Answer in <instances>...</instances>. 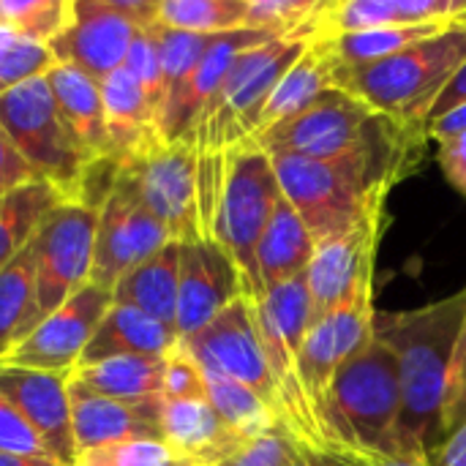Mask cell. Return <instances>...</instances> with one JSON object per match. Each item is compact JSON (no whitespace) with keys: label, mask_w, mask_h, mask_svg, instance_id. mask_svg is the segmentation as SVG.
Returning a JSON list of instances; mask_svg holds the SVG:
<instances>
[{"label":"cell","mask_w":466,"mask_h":466,"mask_svg":"<svg viewBox=\"0 0 466 466\" xmlns=\"http://www.w3.org/2000/svg\"><path fill=\"white\" fill-rule=\"evenodd\" d=\"M466 317V287L456 295L410 311H377L374 336L399 363L401 451L434 461L445 445V393Z\"/></svg>","instance_id":"1"},{"label":"cell","mask_w":466,"mask_h":466,"mask_svg":"<svg viewBox=\"0 0 466 466\" xmlns=\"http://www.w3.org/2000/svg\"><path fill=\"white\" fill-rule=\"evenodd\" d=\"M429 137L341 158L270 156L284 199L298 210L314 243L333 240L385 213L390 188L415 169Z\"/></svg>","instance_id":"2"},{"label":"cell","mask_w":466,"mask_h":466,"mask_svg":"<svg viewBox=\"0 0 466 466\" xmlns=\"http://www.w3.org/2000/svg\"><path fill=\"white\" fill-rule=\"evenodd\" d=\"M322 437L347 459H407L401 451V385L393 350L371 339L325 390Z\"/></svg>","instance_id":"3"},{"label":"cell","mask_w":466,"mask_h":466,"mask_svg":"<svg viewBox=\"0 0 466 466\" xmlns=\"http://www.w3.org/2000/svg\"><path fill=\"white\" fill-rule=\"evenodd\" d=\"M466 60V27H448L393 57L360 68H336V85L374 112L426 128L429 112Z\"/></svg>","instance_id":"4"},{"label":"cell","mask_w":466,"mask_h":466,"mask_svg":"<svg viewBox=\"0 0 466 466\" xmlns=\"http://www.w3.org/2000/svg\"><path fill=\"white\" fill-rule=\"evenodd\" d=\"M415 137H426V128L380 115L366 101L336 85L295 117L254 134L251 142L268 156L341 158L390 147Z\"/></svg>","instance_id":"5"},{"label":"cell","mask_w":466,"mask_h":466,"mask_svg":"<svg viewBox=\"0 0 466 466\" xmlns=\"http://www.w3.org/2000/svg\"><path fill=\"white\" fill-rule=\"evenodd\" d=\"M309 44V35H289L243 52L205 106L194 134V147L199 153H227L251 139L268 98Z\"/></svg>","instance_id":"6"},{"label":"cell","mask_w":466,"mask_h":466,"mask_svg":"<svg viewBox=\"0 0 466 466\" xmlns=\"http://www.w3.org/2000/svg\"><path fill=\"white\" fill-rule=\"evenodd\" d=\"M281 197L273 161L265 150H259L251 139L227 150L224 186L210 238L235 259L254 300L259 298L257 246Z\"/></svg>","instance_id":"7"},{"label":"cell","mask_w":466,"mask_h":466,"mask_svg":"<svg viewBox=\"0 0 466 466\" xmlns=\"http://www.w3.org/2000/svg\"><path fill=\"white\" fill-rule=\"evenodd\" d=\"M374 292L355 295L350 303L311 322L298 355L295 382L300 404V442L330 453L322 437V399L333 377L374 339ZM339 456V453H336Z\"/></svg>","instance_id":"8"},{"label":"cell","mask_w":466,"mask_h":466,"mask_svg":"<svg viewBox=\"0 0 466 466\" xmlns=\"http://www.w3.org/2000/svg\"><path fill=\"white\" fill-rule=\"evenodd\" d=\"M0 126L33 172L52 183L66 202H74L82 172L93 158L66 131L46 76L22 82L0 96Z\"/></svg>","instance_id":"9"},{"label":"cell","mask_w":466,"mask_h":466,"mask_svg":"<svg viewBox=\"0 0 466 466\" xmlns=\"http://www.w3.org/2000/svg\"><path fill=\"white\" fill-rule=\"evenodd\" d=\"M197 161L199 153L186 142H153L134 158L120 164L115 191L128 194L150 210L177 243L205 238L197 202Z\"/></svg>","instance_id":"10"},{"label":"cell","mask_w":466,"mask_h":466,"mask_svg":"<svg viewBox=\"0 0 466 466\" xmlns=\"http://www.w3.org/2000/svg\"><path fill=\"white\" fill-rule=\"evenodd\" d=\"M98 213L79 202H60L46 213L33 235L35 246V303L27 325L30 336L52 311L90 284Z\"/></svg>","instance_id":"11"},{"label":"cell","mask_w":466,"mask_h":466,"mask_svg":"<svg viewBox=\"0 0 466 466\" xmlns=\"http://www.w3.org/2000/svg\"><path fill=\"white\" fill-rule=\"evenodd\" d=\"M180 347L199 366L216 369L224 377L251 388L281 418V396H279V385L270 371L265 344L259 336L254 298L248 295L238 298L208 328H202L191 339H183Z\"/></svg>","instance_id":"12"},{"label":"cell","mask_w":466,"mask_h":466,"mask_svg":"<svg viewBox=\"0 0 466 466\" xmlns=\"http://www.w3.org/2000/svg\"><path fill=\"white\" fill-rule=\"evenodd\" d=\"M254 306H257V322H259L265 355L281 396V423L300 442V404H298L295 366L306 333L314 322L306 276L265 289L254 300Z\"/></svg>","instance_id":"13"},{"label":"cell","mask_w":466,"mask_h":466,"mask_svg":"<svg viewBox=\"0 0 466 466\" xmlns=\"http://www.w3.org/2000/svg\"><path fill=\"white\" fill-rule=\"evenodd\" d=\"M112 292L98 284H85L74 298H68L57 311H52L30 336H25L0 366L71 374L79 366L96 328L112 309Z\"/></svg>","instance_id":"14"},{"label":"cell","mask_w":466,"mask_h":466,"mask_svg":"<svg viewBox=\"0 0 466 466\" xmlns=\"http://www.w3.org/2000/svg\"><path fill=\"white\" fill-rule=\"evenodd\" d=\"M145 30L131 14L126 0H74L71 25L49 41L57 66H71L96 82L123 68L126 55Z\"/></svg>","instance_id":"15"},{"label":"cell","mask_w":466,"mask_h":466,"mask_svg":"<svg viewBox=\"0 0 466 466\" xmlns=\"http://www.w3.org/2000/svg\"><path fill=\"white\" fill-rule=\"evenodd\" d=\"M382 218L377 213L355 229L317 246L306 270L314 319L350 303L355 295L374 292V259L382 238Z\"/></svg>","instance_id":"16"},{"label":"cell","mask_w":466,"mask_h":466,"mask_svg":"<svg viewBox=\"0 0 466 466\" xmlns=\"http://www.w3.org/2000/svg\"><path fill=\"white\" fill-rule=\"evenodd\" d=\"M243 295H248V289L240 268L213 238L180 243V289L175 319V333L180 341L197 336Z\"/></svg>","instance_id":"17"},{"label":"cell","mask_w":466,"mask_h":466,"mask_svg":"<svg viewBox=\"0 0 466 466\" xmlns=\"http://www.w3.org/2000/svg\"><path fill=\"white\" fill-rule=\"evenodd\" d=\"M167 243H172L169 229L128 194L115 191L98 210L90 284L112 292L128 270L158 254Z\"/></svg>","instance_id":"18"},{"label":"cell","mask_w":466,"mask_h":466,"mask_svg":"<svg viewBox=\"0 0 466 466\" xmlns=\"http://www.w3.org/2000/svg\"><path fill=\"white\" fill-rule=\"evenodd\" d=\"M268 41H273V35L259 33V30H248V27L213 35V41L205 49L197 68L164 101V109L158 115V137H161V142H167V145H175V142L194 145L199 117H202L205 106L210 104V98L216 96V90L221 87V82L227 79L235 60L243 52H248V49H254L259 44H268Z\"/></svg>","instance_id":"19"},{"label":"cell","mask_w":466,"mask_h":466,"mask_svg":"<svg viewBox=\"0 0 466 466\" xmlns=\"http://www.w3.org/2000/svg\"><path fill=\"white\" fill-rule=\"evenodd\" d=\"M71 374H49L16 366H0V393L25 415V420L44 440L52 461L79 466V448L71 420Z\"/></svg>","instance_id":"20"},{"label":"cell","mask_w":466,"mask_h":466,"mask_svg":"<svg viewBox=\"0 0 466 466\" xmlns=\"http://www.w3.org/2000/svg\"><path fill=\"white\" fill-rule=\"evenodd\" d=\"M396 25H461L466 0H325L309 22V38H339L350 33Z\"/></svg>","instance_id":"21"},{"label":"cell","mask_w":466,"mask_h":466,"mask_svg":"<svg viewBox=\"0 0 466 466\" xmlns=\"http://www.w3.org/2000/svg\"><path fill=\"white\" fill-rule=\"evenodd\" d=\"M74 440L82 453L134 442V440H161V410L164 399L145 401H117L90 393L68 380ZM164 442V440H161Z\"/></svg>","instance_id":"22"},{"label":"cell","mask_w":466,"mask_h":466,"mask_svg":"<svg viewBox=\"0 0 466 466\" xmlns=\"http://www.w3.org/2000/svg\"><path fill=\"white\" fill-rule=\"evenodd\" d=\"M161 440L186 466H218L248 442L208 401H164Z\"/></svg>","instance_id":"23"},{"label":"cell","mask_w":466,"mask_h":466,"mask_svg":"<svg viewBox=\"0 0 466 466\" xmlns=\"http://www.w3.org/2000/svg\"><path fill=\"white\" fill-rule=\"evenodd\" d=\"M98 85L106 120V145L112 158L123 164L161 139L156 109L126 68H117Z\"/></svg>","instance_id":"24"},{"label":"cell","mask_w":466,"mask_h":466,"mask_svg":"<svg viewBox=\"0 0 466 466\" xmlns=\"http://www.w3.org/2000/svg\"><path fill=\"white\" fill-rule=\"evenodd\" d=\"M177 344H180V339H177L175 328H169L131 306L112 303V309L96 328L87 350L82 352L79 366H96L101 360L126 358V355L169 358Z\"/></svg>","instance_id":"25"},{"label":"cell","mask_w":466,"mask_h":466,"mask_svg":"<svg viewBox=\"0 0 466 466\" xmlns=\"http://www.w3.org/2000/svg\"><path fill=\"white\" fill-rule=\"evenodd\" d=\"M46 85L52 90L57 115L66 131L71 134V139L90 158L109 156L101 85L71 66H55L46 74Z\"/></svg>","instance_id":"26"},{"label":"cell","mask_w":466,"mask_h":466,"mask_svg":"<svg viewBox=\"0 0 466 466\" xmlns=\"http://www.w3.org/2000/svg\"><path fill=\"white\" fill-rule=\"evenodd\" d=\"M317 243L298 216V210L281 197L270 224L265 227L259 246H257V281L259 295L279 284L306 276L314 259Z\"/></svg>","instance_id":"27"},{"label":"cell","mask_w":466,"mask_h":466,"mask_svg":"<svg viewBox=\"0 0 466 466\" xmlns=\"http://www.w3.org/2000/svg\"><path fill=\"white\" fill-rule=\"evenodd\" d=\"M177 289H180V243H167L158 254L128 270L112 289L117 306H131L169 328L177 319Z\"/></svg>","instance_id":"28"},{"label":"cell","mask_w":466,"mask_h":466,"mask_svg":"<svg viewBox=\"0 0 466 466\" xmlns=\"http://www.w3.org/2000/svg\"><path fill=\"white\" fill-rule=\"evenodd\" d=\"M336 57L322 38H311L309 49L295 60V66L281 76L273 96L268 98L257 134L265 128H273L298 112H303L309 104H314L325 90L336 87Z\"/></svg>","instance_id":"29"},{"label":"cell","mask_w":466,"mask_h":466,"mask_svg":"<svg viewBox=\"0 0 466 466\" xmlns=\"http://www.w3.org/2000/svg\"><path fill=\"white\" fill-rule=\"evenodd\" d=\"M167 358H109L96 366H79L71 371V382L117 401H145L161 396Z\"/></svg>","instance_id":"30"},{"label":"cell","mask_w":466,"mask_h":466,"mask_svg":"<svg viewBox=\"0 0 466 466\" xmlns=\"http://www.w3.org/2000/svg\"><path fill=\"white\" fill-rule=\"evenodd\" d=\"M60 202H66L63 194L46 180H33L0 197V270L33 240L46 213Z\"/></svg>","instance_id":"31"},{"label":"cell","mask_w":466,"mask_h":466,"mask_svg":"<svg viewBox=\"0 0 466 466\" xmlns=\"http://www.w3.org/2000/svg\"><path fill=\"white\" fill-rule=\"evenodd\" d=\"M199 369L205 374L208 404L235 434H240L243 440H257V437L284 426L279 412L262 396H257L251 388L224 377L216 369H208V366H199Z\"/></svg>","instance_id":"32"},{"label":"cell","mask_w":466,"mask_h":466,"mask_svg":"<svg viewBox=\"0 0 466 466\" xmlns=\"http://www.w3.org/2000/svg\"><path fill=\"white\" fill-rule=\"evenodd\" d=\"M35 303L33 240L0 270V360L25 339Z\"/></svg>","instance_id":"33"},{"label":"cell","mask_w":466,"mask_h":466,"mask_svg":"<svg viewBox=\"0 0 466 466\" xmlns=\"http://www.w3.org/2000/svg\"><path fill=\"white\" fill-rule=\"evenodd\" d=\"M442 30H448V25H396V27H377V30L350 33L339 38H322V41H328L339 68H360L393 57Z\"/></svg>","instance_id":"34"},{"label":"cell","mask_w":466,"mask_h":466,"mask_svg":"<svg viewBox=\"0 0 466 466\" xmlns=\"http://www.w3.org/2000/svg\"><path fill=\"white\" fill-rule=\"evenodd\" d=\"M248 0H158V25L199 35L246 27Z\"/></svg>","instance_id":"35"},{"label":"cell","mask_w":466,"mask_h":466,"mask_svg":"<svg viewBox=\"0 0 466 466\" xmlns=\"http://www.w3.org/2000/svg\"><path fill=\"white\" fill-rule=\"evenodd\" d=\"M74 16V0H0V25L27 41H55Z\"/></svg>","instance_id":"36"},{"label":"cell","mask_w":466,"mask_h":466,"mask_svg":"<svg viewBox=\"0 0 466 466\" xmlns=\"http://www.w3.org/2000/svg\"><path fill=\"white\" fill-rule=\"evenodd\" d=\"M55 66L57 63L49 44L27 41L11 27L0 25V85L5 90L46 76Z\"/></svg>","instance_id":"37"},{"label":"cell","mask_w":466,"mask_h":466,"mask_svg":"<svg viewBox=\"0 0 466 466\" xmlns=\"http://www.w3.org/2000/svg\"><path fill=\"white\" fill-rule=\"evenodd\" d=\"M322 5L325 0H248L246 27L273 38L306 35L309 22Z\"/></svg>","instance_id":"38"},{"label":"cell","mask_w":466,"mask_h":466,"mask_svg":"<svg viewBox=\"0 0 466 466\" xmlns=\"http://www.w3.org/2000/svg\"><path fill=\"white\" fill-rule=\"evenodd\" d=\"M156 38H158V55H161V74H164V90L167 96L186 82V76L197 68L202 60L205 49L210 46L213 35H199V33H186V30H172L164 25H153ZM167 101V98H164Z\"/></svg>","instance_id":"39"},{"label":"cell","mask_w":466,"mask_h":466,"mask_svg":"<svg viewBox=\"0 0 466 466\" xmlns=\"http://www.w3.org/2000/svg\"><path fill=\"white\" fill-rule=\"evenodd\" d=\"M123 68L137 79V85L145 90L147 101L153 104L156 115H161L164 109V74H161V55H158V38H156V27H145L137 33Z\"/></svg>","instance_id":"40"},{"label":"cell","mask_w":466,"mask_h":466,"mask_svg":"<svg viewBox=\"0 0 466 466\" xmlns=\"http://www.w3.org/2000/svg\"><path fill=\"white\" fill-rule=\"evenodd\" d=\"M79 466H186L161 440H134L79 456Z\"/></svg>","instance_id":"41"},{"label":"cell","mask_w":466,"mask_h":466,"mask_svg":"<svg viewBox=\"0 0 466 466\" xmlns=\"http://www.w3.org/2000/svg\"><path fill=\"white\" fill-rule=\"evenodd\" d=\"M161 399L164 401H208L205 374L199 363L180 344L164 363Z\"/></svg>","instance_id":"42"},{"label":"cell","mask_w":466,"mask_h":466,"mask_svg":"<svg viewBox=\"0 0 466 466\" xmlns=\"http://www.w3.org/2000/svg\"><path fill=\"white\" fill-rule=\"evenodd\" d=\"M300 445L303 442H298L292 431L279 426L257 440H248L235 456H229L218 466H284Z\"/></svg>","instance_id":"43"},{"label":"cell","mask_w":466,"mask_h":466,"mask_svg":"<svg viewBox=\"0 0 466 466\" xmlns=\"http://www.w3.org/2000/svg\"><path fill=\"white\" fill-rule=\"evenodd\" d=\"M0 453L27 456V459H52L44 440L25 420V415L0 393Z\"/></svg>","instance_id":"44"},{"label":"cell","mask_w":466,"mask_h":466,"mask_svg":"<svg viewBox=\"0 0 466 466\" xmlns=\"http://www.w3.org/2000/svg\"><path fill=\"white\" fill-rule=\"evenodd\" d=\"M117 175H120V161L117 158H112V156L93 158L85 167V172H82V180H79L74 202H79V205H85V208L98 213L109 202V197L115 194Z\"/></svg>","instance_id":"45"},{"label":"cell","mask_w":466,"mask_h":466,"mask_svg":"<svg viewBox=\"0 0 466 466\" xmlns=\"http://www.w3.org/2000/svg\"><path fill=\"white\" fill-rule=\"evenodd\" d=\"M466 426V317L456 341V355L445 393V442ZM445 448V445H442Z\"/></svg>","instance_id":"46"},{"label":"cell","mask_w":466,"mask_h":466,"mask_svg":"<svg viewBox=\"0 0 466 466\" xmlns=\"http://www.w3.org/2000/svg\"><path fill=\"white\" fill-rule=\"evenodd\" d=\"M33 180H41V177L22 158V153L16 150V145L11 142V137L0 126V197L22 188V186L33 183Z\"/></svg>","instance_id":"47"},{"label":"cell","mask_w":466,"mask_h":466,"mask_svg":"<svg viewBox=\"0 0 466 466\" xmlns=\"http://www.w3.org/2000/svg\"><path fill=\"white\" fill-rule=\"evenodd\" d=\"M440 167L445 177L466 197V134L440 142Z\"/></svg>","instance_id":"48"},{"label":"cell","mask_w":466,"mask_h":466,"mask_svg":"<svg viewBox=\"0 0 466 466\" xmlns=\"http://www.w3.org/2000/svg\"><path fill=\"white\" fill-rule=\"evenodd\" d=\"M464 104H466V60L461 63V68L453 74V79L445 85V90L440 93V98L434 101V106H431V112H429V120H426V123H431V120H437V117H442V115H448V112H453V109L464 106Z\"/></svg>","instance_id":"49"},{"label":"cell","mask_w":466,"mask_h":466,"mask_svg":"<svg viewBox=\"0 0 466 466\" xmlns=\"http://www.w3.org/2000/svg\"><path fill=\"white\" fill-rule=\"evenodd\" d=\"M459 134H466V104L453 109V112H448V115H442V117H437V120H431V123H426V137L429 139L445 142V139L459 137Z\"/></svg>","instance_id":"50"},{"label":"cell","mask_w":466,"mask_h":466,"mask_svg":"<svg viewBox=\"0 0 466 466\" xmlns=\"http://www.w3.org/2000/svg\"><path fill=\"white\" fill-rule=\"evenodd\" d=\"M352 459L347 456H336V453H322V451H314V448H306L300 445L292 459L284 466H347Z\"/></svg>","instance_id":"51"},{"label":"cell","mask_w":466,"mask_h":466,"mask_svg":"<svg viewBox=\"0 0 466 466\" xmlns=\"http://www.w3.org/2000/svg\"><path fill=\"white\" fill-rule=\"evenodd\" d=\"M434 466H466V426L459 431V434H453L448 442H445V448L437 453V459L431 461Z\"/></svg>","instance_id":"52"},{"label":"cell","mask_w":466,"mask_h":466,"mask_svg":"<svg viewBox=\"0 0 466 466\" xmlns=\"http://www.w3.org/2000/svg\"><path fill=\"white\" fill-rule=\"evenodd\" d=\"M347 466H434L429 459H352Z\"/></svg>","instance_id":"53"},{"label":"cell","mask_w":466,"mask_h":466,"mask_svg":"<svg viewBox=\"0 0 466 466\" xmlns=\"http://www.w3.org/2000/svg\"><path fill=\"white\" fill-rule=\"evenodd\" d=\"M0 466H60L52 459H27V456H11L0 453Z\"/></svg>","instance_id":"54"},{"label":"cell","mask_w":466,"mask_h":466,"mask_svg":"<svg viewBox=\"0 0 466 466\" xmlns=\"http://www.w3.org/2000/svg\"><path fill=\"white\" fill-rule=\"evenodd\" d=\"M3 93H5V87H3V85H0V96H3Z\"/></svg>","instance_id":"55"}]
</instances>
